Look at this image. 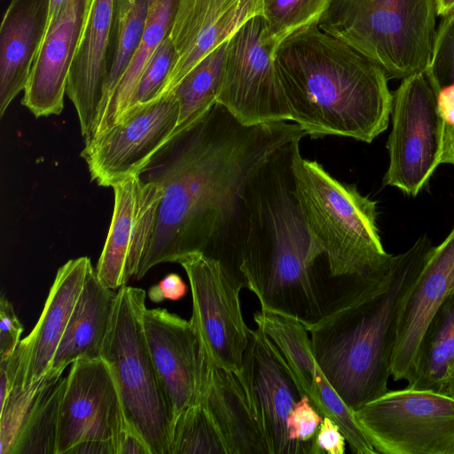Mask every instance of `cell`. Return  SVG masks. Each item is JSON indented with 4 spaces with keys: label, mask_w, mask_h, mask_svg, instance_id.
<instances>
[{
    "label": "cell",
    "mask_w": 454,
    "mask_h": 454,
    "mask_svg": "<svg viewBox=\"0 0 454 454\" xmlns=\"http://www.w3.org/2000/svg\"><path fill=\"white\" fill-rule=\"evenodd\" d=\"M66 385L63 375L37 395L10 454H56L59 405Z\"/></svg>",
    "instance_id": "30"
},
{
    "label": "cell",
    "mask_w": 454,
    "mask_h": 454,
    "mask_svg": "<svg viewBox=\"0 0 454 454\" xmlns=\"http://www.w3.org/2000/svg\"><path fill=\"white\" fill-rule=\"evenodd\" d=\"M67 454H115L113 440H86L72 447Z\"/></svg>",
    "instance_id": "42"
},
{
    "label": "cell",
    "mask_w": 454,
    "mask_h": 454,
    "mask_svg": "<svg viewBox=\"0 0 454 454\" xmlns=\"http://www.w3.org/2000/svg\"><path fill=\"white\" fill-rule=\"evenodd\" d=\"M91 3L67 0L46 28L21 101L35 117L58 115L64 108L69 71Z\"/></svg>",
    "instance_id": "18"
},
{
    "label": "cell",
    "mask_w": 454,
    "mask_h": 454,
    "mask_svg": "<svg viewBox=\"0 0 454 454\" xmlns=\"http://www.w3.org/2000/svg\"><path fill=\"white\" fill-rule=\"evenodd\" d=\"M50 0H11L0 27V116L24 91L43 39Z\"/></svg>",
    "instance_id": "22"
},
{
    "label": "cell",
    "mask_w": 454,
    "mask_h": 454,
    "mask_svg": "<svg viewBox=\"0 0 454 454\" xmlns=\"http://www.w3.org/2000/svg\"><path fill=\"white\" fill-rule=\"evenodd\" d=\"M63 373L49 370L34 385L24 387V377H20L5 401L1 403L0 411V454H10L21 427L42 389L58 380Z\"/></svg>",
    "instance_id": "33"
},
{
    "label": "cell",
    "mask_w": 454,
    "mask_h": 454,
    "mask_svg": "<svg viewBox=\"0 0 454 454\" xmlns=\"http://www.w3.org/2000/svg\"><path fill=\"white\" fill-rule=\"evenodd\" d=\"M262 13V0H177L168 34L176 58L161 97L244 23Z\"/></svg>",
    "instance_id": "16"
},
{
    "label": "cell",
    "mask_w": 454,
    "mask_h": 454,
    "mask_svg": "<svg viewBox=\"0 0 454 454\" xmlns=\"http://www.w3.org/2000/svg\"><path fill=\"white\" fill-rule=\"evenodd\" d=\"M274 61L291 121L306 135L371 143L387 129L393 101L387 74L317 24L285 39Z\"/></svg>",
    "instance_id": "3"
},
{
    "label": "cell",
    "mask_w": 454,
    "mask_h": 454,
    "mask_svg": "<svg viewBox=\"0 0 454 454\" xmlns=\"http://www.w3.org/2000/svg\"><path fill=\"white\" fill-rule=\"evenodd\" d=\"M145 298L139 287L118 289L101 357L113 373L126 421L152 454H170L174 417L144 332Z\"/></svg>",
    "instance_id": "7"
},
{
    "label": "cell",
    "mask_w": 454,
    "mask_h": 454,
    "mask_svg": "<svg viewBox=\"0 0 454 454\" xmlns=\"http://www.w3.org/2000/svg\"><path fill=\"white\" fill-rule=\"evenodd\" d=\"M452 290H454V280H453V283H452V286H451V289H450V291H452Z\"/></svg>",
    "instance_id": "48"
},
{
    "label": "cell",
    "mask_w": 454,
    "mask_h": 454,
    "mask_svg": "<svg viewBox=\"0 0 454 454\" xmlns=\"http://www.w3.org/2000/svg\"><path fill=\"white\" fill-rule=\"evenodd\" d=\"M305 136L286 121L245 125L218 103L175 135L140 175L161 186L162 199L135 278L158 264L202 253L247 288L241 271L246 188L275 153Z\"/></svg>",
    "instance_id": "1"
},
{
    "label": "cell",
    "mask_w": 454,
    "mask_h": 454,
    "mask_svg": "<svg viewBox=\"0 0 454 454\" xmlns=\"http://www.w3.org/2000/svg\"><path fill=\"white\" fill-rule=\"evenodd\" d=\"M125 420L108 364L100 356L79 359L66 376L56 438V454L86 440H114Z\"/></svg>",
    "instance_id": "15"
},
{
    "label": "cell",
    "mask_w": 454,
    "mask_h": 454,
    "mask_svg": "<svg viewBox=\"0 0 454 454\" xmlns=\"http://www.w3.org/2000/svg\"><path fill=\"white\" fill-rule=\"evenodd\" d=\"M23 325L19 320L12 304L4 295L0 298V359L11 356L20 342Z\"/></svg>",
    "instance_id": "37"
},
{
    "label": "cell",
    "mask_w": 454,
    "mask_h": 454,
    "mask_svg": "<svg viewBox=\"0 0 454 454\" xmlns=\"http://www.w3.org/2000/svg\"><path fill=\"white\" fill-rule=\"evenodd\" d=\"M440 163L454 165V129L443 122Z\"/></svg>",
    "instance_id": "43"
},
{
    "label": "cell",
    "mask_w": 454,
    "mask_h": 454,
    "mask_svg": "<svg viewBox=\"0 0 454 454\" xmlns=\"http://www.w3.org/2000/svg\"><path fill=\"white\" fill-rule=\"evenodd\" d=\"M178 263L190 283V321L202 349L215 364L238 373L249 333L240 307L241 289L218 260L202 253L188 254Z\"/></svg>",
    "instance_id": "11"
},
{
    "label": "cell",
    "mask_w": 454,
    "mask_h": 454,
    "mask_svg": "<svg viewBox=\"0 0 454 454\" xmlns=\"http://www.w3.org/2000/svg\"><path fill=\"white\" fill-rule=\"evenodd\" d=\"M438 393L454 399V372L448 374L442 381Z\"/></svg>",
    "instance_id": "45"
},
{
    "label": "cell",
    "mask_w": 454,
    "mask_h": 454,
    "mask_svg": "<svg viewBox=\"0 0 454 454\" xmlns=\"http://www.w3.org/2000/svg\"><path fill=\"white\" fill-rule=\"evenodd\" d=\"M114 205L106 242L95 269L98 279L119 289L136 276L155 232L161 186L140 176L113 187Z\"/></svg>",
    "instance_id": "14"
},
{
    "label": "cell",
    "mask_w": 454,
    "mask_h": 454,
    "mask_svg": "<svg viewBox=\"0 0 454 454\" xmlns=\"http://www.w3.org/2000/svg\"><path fill=\"white\" fill-rule=\"evenodd\" d=\"M228 41L207 55L173 90L179 104L175 135L192 125L217 103Z\"/></svg>",
    "instance_id": "29"
},
{
    "label": "cell",
    "mask_w": 454,
    "mask_h": 454,
    "mask_svg": "<svg viewBox=\"0 0 454 454\" xmlns=\"http://www.w3.org/2000/svg\"><path fill=\"white\" fill-rule=\"evenodd\" d=\"M436 15L435 0H329L317 26L402 80L426 72Z\"/></svg>",
    "instance_id": "6"
},
{
    "label": "cell",
    "mask_w": 454,
    "mask_h": 454,
    "mask_svg": "<svg viewBox=\"0 0 454 454\" xmlns=\"http://www.w3.org/2000/svg\"><path fill=\"white\" fill-rule=\"evenodd\" d=\"M454 357V290L428 323L420 341L416 377L407 387L438 392Z\"/></svg>",
    "instance_id": "27"
},
{
    "label": "cell",
    "mask_w": 454,
    "mask_h": 454,
    "mask_svg": "<svg viewBox=\"0 0 454 454\" xmlns=\"http://www.w3.org/2000/svg\"><path fill=\"white\" fill-rule=\"evenodd\" d=\"M323 417L304 395L286 419L289 438L296 442H308L315 438Z\"/></svg>",
    "instance_id": "36"
},
{
    "label": "cell",
    "mask_w": 454,
    "mask_h": 454,
    "mask_svg": "<svg viewBox=\"0 0 454 454\" xmlns=\"http://www.w3.org/2000/svg\"><path fill=\"white\" fill-rule=\"evenodd\" d=\"M454 280V225L434 247L400 313L392 357L391 377L411 384L416 377L421 339Z\"/></svg>",
    "instance_id": "19"
},
{
    "label": "cell",
    "mask_w": 454,
    "mask_h": 454,
    "mask_svg": "<svg viewBox=\"0 0 454 454\" xmlns=\"http://www.w3.org/2000/svg\"><path fill=\"white\" fill-rule=\"evenodd\" d=\"M346 438L340 427L328 417H323L313 440L311 454H343Z\"/></svg>",
    "instance_id": "38"
},
{
    "label": "cell",
    "mask_w": 454,
    "mask_h": 454,
    "mask_svg": "<svg viewBox=\"0 0 454 454\" xmlns=\"http://www.w3.org/2000/svg\"><path fill=\"white\" fill-rule=\"evenodd\" d=\"M113 22L114 0H92L69 71L66 94L74 106L84 140L92 133L104 97Z\"/></svg>",
    "instance_id": "20"
},
{
    "label": "cell",
    "mask_w": 454,
    "mask_h": 454,
    "mask_svg": "<svg viewBox=\"0 0 454 454\" xmlns=\"http://www.w3.org/2000/svg\"><path fill=\"white\" fill-rule=\"evenodd\" d=\"M89 257L67 261L57 271L42 314L32 332L21 341L27 347L23 387L40 380L50 370L88 273Z\"/></svg>",
    "instance_id": "23"
},
{
    "label": "cell",
    "mask_w": 454,
    "mask_h": 454,
    "mask_svg": "<svg viewBox=\"0 0 454 454\" xmlns=\"http://www.w3.org/2000/svg\"><path fill=\"white\" fill-rule=\"evenodd\" d=\"M150 4L151 0H114L108 76L98 119L107 106L140 43Z\"/></svg>",
    "instance_id": "28"
},
{
    "label": "cell",
    "mask_w": 454,
    "mask_h": 454,
    "mask_svg": "<svg viewBox=\"0 0 454 454\" xmlns=\"http://www.w3.org/2000/svg\"><path fill=\"white\" fill-rule=\"evenodd\" d=\"M179 104L174 91L131 114L90 142L81 156L91 180L104 187L140 176L175 136Z\"/></svg>",
    "instance_id": "13"
},
{
    "label": "cell",
    "mask_w": 454,
    "mask_h": 454,
    "mask_svg": "<svg viewBox=\"0 0 454 454\" xmlns=\"http://www.w3.org/2000/svg\"><path fill=\"white\" fill-rule=\"evenodd\" d=\"M434 247L422 235L379 282L308 329L317 365L351 411L388 391L400 313Z\"/></svg>",
    "instance_id": "4"
},
{
    "label": "cell",
    "mask_w": 454,
    "mask_h": 454,
    "mask_svg": "<svg viewBox=\"0 0 454 454\" xmlns=\"http://www.w3.org/2000/svg\"><path fill=\"white\" fill-rule=\"evenodd\" d=\"M198 400L213 420L226 454H268L236 373L215 364L202 348Z\"/></svg>",
    "instance_id": "21"
},
{
    "label": "cell",
    "mask_w": 454,
    "mask_h": 454,
    "mask_svg": "<svg viewBox=\"0 0 454 454\" xmlns=\"http://www.w3.org/2000/svg\"><path fill=\"white\" fill-rule=\"evenodd\" d=\"M176 58L175 47L167 35L145 67L130 105L118 123L161 98L162 90L176 62Z\"/></svg>",
    "instance_id": "34"
},
{
    "label": "cell",
    "mask_w": 454,
    "mask_h": 454,
    "mask_svg": "<svg viewBox=\"0 0 454 454\" xmlns=\"http://www.w3.org/2000/svg\"><path fill=\"white\" fill-rule=\"evenodd\" d=\"M328 4L329 0H262L274 51L292 34L317 24Z\"/></svg>",
    "instance_id": "32"
},
{
    "label": "cell",
    "mask_w": 454,
    "mask_h": 454,
    "mask_svg": "<svg viewBox=\"0 0 454 454\" xmlns=\"http://www.w3.org/2000/svg\"><path fill=\"white\" fill-rule=\"evenodd\" d=\"M452 372H454V357H453L452 361L450 362V365L448 367V372H447L446 376L448 374L451 373Z\"/></svg>",
    "instance_id": "47"
},
{
    "label": "cell",
    "mask_w": 454,
    "mask_h": 454,
    "mask_svg": "<svg viewBox=\"0 0 454 454\" xmlns=\"http://www.w3.org/2000/svg\"><path fill=\"white\" fill-rule=\"evenodd\" d=\"M177 0H151L140 43L112 98L84 144L116 125L128 110L138 82L158 47L168 35Z\"/></svg>",
    "instance_id": "25"
},
{
    "label": "cell",
    "mask_w": 454,
    "mask_h": 454,
    "mask_svg": "<svg viewBox=\"0 0 454 454\" xmlns=\"http://www.w3.org/2000/svg\"><path fill=\"white\" fill-rule=\"evenodd\" d=\"M67 1V0H50L47 27L60 15Z\"/></svg>",
    "instance_id": "44"
},
{
    "label": "cell",
    "mask_w": 454,
    "mask_h": 454,
    "mask_svg": "<svg viewBox=\"0 0 454 454\" xmlns=\"http://www.w3.org/2000/svg\"><path fill=\"white\" fill-rule=\"evenodd\" d=\"M268 454H311L313 440L296 442L286 419L304 396L280 351L260 329H249L248 343L236 373Z\"/></svg>",
    "instance_id": "12"
},
{
    "label": "cell",
    "mask_w": 454,
    "mask_h": 454,
    "mask_svg": "<svg viewBox=\"0 0 454 454\" xmlns=\"http://www.w3.org/2000/svg\"><path fill=\"white\" fill-rule=\"evenodd\" d=\"M301 140L275 153L246 188L241 271L261 310L296 320L308 330L340 306L345 287L319 265L325 255L296 196L293 159Z\"/></svg>",
    "instance_id": "2"
},
{
    "label": "cell",
    "mask_w": 454,
    "mask_h": 454,
    "mask_svg": "<svg viewBox=\"0 0 454 454\" xmlns=\"http://www.w3.org/2000/svg\"><path fill=\"white\" fill-rule=\"evenodd\" d=\"M186 291L187 286L181 277L176 273H170L149 288L148 296L153 302H160L166 299L177 301L185 295Z\"/></svg>",
    "instance_id": "39"
},
{
    "label": "cell",
    "mask_w": 454,
    "mask_h": 454,
    "mask_svg": "<svg viewBox=\"0 0 454 454\" xmlns=\"http://www.w3.org/2000/svg\"><path fill=\"white\" fill-rule=\"evenodd\" d=\"M296 196L309 231L323 249L333 278L368 281L387 272L393 255L384 249L377 225V202L356 184L332 176L300 147L293 159Z\"/></svg>",
    "instance_id": "5"
},
{
    "label": "cell",
    "mask_w": 454,
    "mask_h": 454,
    "mask_svg": "<svg viewBox=\"0 0 454 454\" xmlns=\"http://www.w3.org/2000/svg\"><path fill=\"white\" fill-rule=\"evenodd\" d=\"M436 14L442 17L454 9V0H435Z\"/></svg>",
    "instance_id": "46"
},
{
    "label": "cell",
    "mask_w": 454,
    "mask_h": 454,
    "mask_svg": "<svg viewBox=\"0 0 454 454\" xmlns=\"http://www.w3.org/2000/svg\"><path fill=\"white\" fill-rule=\"evenodd\" d=\"M116 295L117 292L101 283L92 268L58 345L51 370L63 373L76 360L101 356Z\"/></svg>",
    "instance_id": "24"
},
{
    "label": "cell",
    "mask_w": 454,
    "mask_h": 454,
    "mask_svg": "<svg viewBox=\"0 0 454 454\" xmlns=\"http://www.w3.org/2000/svg\"><path fill=\"white\" fill-rule=\"evenodd\" d=\"M437 107L443 123L454 129V84L437 93Z\"/></svg>",
    "instance_id": "41"
},
{
    "label": "cell",
    "mask_w": 454,
    "mask_h": 454,
    "mask_svg": "<svg viewBox=\"0 0 454 454\" xmlns=\"http://www.w3.org/2000/svg\"><path fill=\"white\" fill-rule=\"evenodd\" d=\"M114 444L115 454H152L145 440L126 419L114 438Z\"/></svg>",
    "instance_id": "40"
},
{
    "label": "cell",
    "mask_w": 454,
    "mask_h": 454,
    "mask_svg": "<svg viewBox=\"0 0 454 454\" xmlns=\"http://www.w3.org/2000/svg\"><path fill=\"white\" fill-rule=\"evenodd\" d=\"M170 454H226L221 436L200 400L175 420Z\"/></svg>",
    "instance_id": "31"
},
{
    "label": "cell",
    "mask_w": 454,
    "mask_h": 454,
    "mask_svg": "<svg viewBox=\"0 0 454 454\" xmlns=\"http://www.w3.org/2000/svg\"><path fill=\"white\" fill-rule=\"evenodd\" d=\"M391 120L389 163L382 184L416 197L441 165L442 119L425 73L402 79L393 92Z\"/></svg>",
    "instance_id": "9"
},
{
    "label": "cell",
    "mask_w": 454,
    "mask_h": 454,
    "mask_svg": "<svg viewBox=\"0 0 454 454\" xmlns=\"http://www.w3.org/2000/svg\"><path fill=\"white\" fill-rule=\"evenodd\" d=\"M425 74L437 93L454 84V9L442 17Z\"/></svg>",
    "instance_id": "35"
},
{
    "label": "cell",
    "mask_w": 454,
    "mask_h": 454,
    "mask_svg": "<svg viewBox=\"0 0 454 454\" xmlns=\"http://www.w3.org/2000/svg\"><path fill=\"white\" fill-rule=\"evenodd\" d=\"M144 332L174 422L198 400L201 346L191 323L166 309H145Z\"/></svg>",
    "instance_id": "17"
},
{
    "label": "cell",
    "mask_w": 454,
    "mask_h": 454,
    "mask_svg": "<svg viewBox=\"0 0 454 454\" xmlns=\"http://www.w3.org/2000/svg\"><path fill=\"white\" fill-rule=\"evenodd\" d=\"M254 321L280 351L300 389L316 409L320 387L328 382L312 354L308 330L296 320L261 310Z\"/></svg>",
    "instance_id": "26"
},
{
    "label": "cell",
    "mask_w": 454,
    "mask_h": 454,
    "mask_svg": "<svg viewBox=\"0 0 454 454\" xmlns=\"http://www.w3.org/2000/svg\"><path fill=\"white\" fill-rule=\"evenodd\" d=\"M266 20L257 15L229 39L217 103L245 125L291 121Z\"/></svg>",
    "instance_id": "10"
},
{
    "label": "cell",
    "mask_w": 454,
    "mask_h": 454,
    "mask_svg": "<svg viewBox=\"0 0 454 454\" xmlns=\"http://www.w3.org/2000/svg\"><path fill=\"white\" fill-rule=\"evenodd\" d=\"M377 453L454 454V399L405 387L353 411Z\"/></svg>",
    "instance_id": "8"
}]
</instances>
